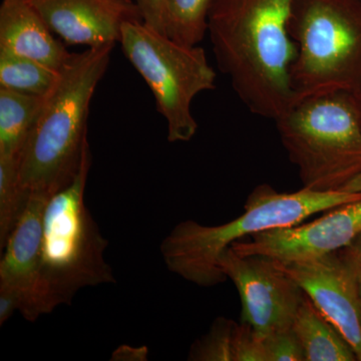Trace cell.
Returning <instances> with one entry per match:
<instances>
[{"instance_id": "obj_1", "label": "cell", "mask_w": 361, "mask_h": 361, "mask_svg": "<svg viewBox=\"0 0 361 361\" xmlns=\"http://www.w3.org/2000/svg\"><path fill=\"white\" fill-rule=\"evenodd\" d=\"M292 0H212L211 44L219 70L254 115L276 120L295 103Z\"/></svg>"}, {"instance_id": "obj_2", "label": "cell", "mask_w": 361, "mask_h": 361, "mask_svg": "<svg viewBox=\"0 0 361 361\" xmlns=\"http://www.w3.org/2000/svg\"><path fill=\"white\" fill-rule=\"evenodd\" d=\"M114 47L71 54L45 97L20 157V185L27 200L33 195L49 199L65 189L92 156L87 139L90 102Z\"/></svg>"}, {"instance_id": "obj_3", "label": "cell", "mask_w": 361, "mask_h": 361, "mask_svg": "<svg viewBox=\"0 0 361 361\" xmlns=\"http://www.w3.org/2000/svg\"><path fill=\"white\" fill-rule=\"evenodd\" d=\"M360 199L361 193L341 190L319 192L303 188L294 193H280L262 184L249 195L244 213L226 224L180 222L161 242V256L168 269L187 281L201 287L216 286L227 280L219 262L233 244L256 233L300 224L316 213Z\"/></svg>"}, {"instance_id": "obj_4", "label": "cell", "mask_w": 361, "mask_h": 361, "mask_svg": "<svg viewBox=\"0 0 361 361\" xmlns=\"http://www.w3.org/2000/svg\"><path fill=\"white\" fill-rule=\"evenodd\" d=\"M275 123L303 188L341 191L361 175V126L348 92L300 99Z\"/></svg>"}, {"instance_id": "obj_5", "label": "cell", "mask_w": 361, "mask_h": 361, "mask_svg": "<svg viewBox=\"0 0 361 361\" xmlns=\"http://www.w3.org/2000/svg\"><path fill=\"white\" fill-rule=\"evenodd\" d=\"M289 32L295 103L360 84L361 0H292Z\"/></svg>"}, {"instance_id": "obj_6", "label": "cell", "mask_w": 361, "mask_h": 361, "mask_svg": "<svg viewBox=\"0 0 361 361\" xmlns=\"http://www.w3.org/2000/svg\"><path fill=\"white\" fill-rule=\"evenodd\" d=\"M92 165L85 160L75 179L47 201L42 242V274L51 312L70 304L85 287L115 283L104 260L109 242L102 236L85 204V190Z\"/></svg>"}, {"instance_id": "obj_7", "label": "cell", "mask_w": 361, "mask_h": 361, "mask_svg": "<svg viewBox=\"0 0 361 361\" xmlns=\"http://www.w3.org/2000/svg\"><path fill=\"white\" fill-rule=\"evenodd\" d=\"M120 44L155 97L167 122L168 141H191L198 130L192 113L195 97L216 89L217 75L203 47L180 44L142 21L126 23Z\"/></svg>"}, {"instance_id": "obj_8", "label": "cell", "mask_w": 361, "mask_h": 361, "mask_svg": "<svg viewBox=\"0 0 361 361\" xmlns=\"http://www.w3.org/2000/svg\"><path fill=\"white\" fill-rule=\"evenodd\" d=\"M219 267L238 290L241 322L262 337L291 329L305 293L279 261L241 255L229 247L221 256Z\"/></svg>"}, {"instance_id": "obj_9", "label": "cell", "mask_w": 361, "mask_h": 361, "mask_svg": "<svg viewBox=\"0 0 361 361\" xmlns=\"http://www.w3.org/2000/svg\"><path fill=\"white\" fill-rule=\"evenodd\" d=\"M360 233L361 199L330 209L313 222L256 233L248 241H238L231 247L241 255L295 262L341 250Z\"/></svg>"}, {"instance_id": "obj_10", "label": "cell", "mask_w": 361, "mask_h": 361, "mask_svg": "<svg viewBox=\"0 0 361 361\" xmlns=\"http://www.w3.org/2000/svg\"><path fill=\"white\" fill-rule=\"evenodd\" d=\"M49 199L30 196L20 220L1 250L0 290L20 301V312L28 322L51 312L42 274V242L45 206Z\"/></svg>"}, {"instance_id": "obj_11", "label": "cell", "mask_w": 361, "mask_h": 361, "mask_svg": "<svg viewBox=\"0 0 361 361\" xmlns=\"http://www.w3.org/2000/svg\"><path fill=\"white\" fill-rule=\"evenodd\" d=\"M279 263L361 361L360 303L353 277L337 252L308 260Z\"/></svg>"}, {"instance_id": "obj_12", "label": "cell", "mask_w": 361, "mask_h": 361, "mask_svg": "<svg viewBox=\"0 0 361 361\" xmlns=\"http://www.w3.org/2000/svg\"><path fill=\"white\" fill-rule=\"evenodd\" d=\"M47 25L68 44L99 47L120 42L123 25L142 21L133 0H30Z\"/></svg>"}, {"instance_id": "obj_13", "label": "cell", "mask_w": 361, "mask_h": 361, "mask_svg": "<svg viewBox=\"0 0 361 361\" xmlns=\"http://www.w3.org/2000/svg\"><path fill=\"white\" fill-rule=\"evenodd\" d=\"M30 0H4L0 6V47L61 71L71 54Z\"/></svg>"}, {"instance_id": "obj_14", "label": "cell", "mask_w": 361, "mask_h": 361, "mask_svg": "<svg viewBox=\"0 0 361 361\" xmlns=\"http://www.w3.org/2000/svg\"><path fill=\"white\" fill-rule=\"evenodd\" d=\"M291 329L302 346L306 361L357 360L348 341L306 294L297 310Z\"/></svg>"}, {"instance_id": "obj_15", "label": "cell", "mask_w": 361, "mask_h": 361, "mask_svg": "<svg viewBox=\"0 0 361 361\" xmlns=\"http://www.w3.org/2000/svg\"><path fill=\"white\" fill-rule=\"evenodd\" d=\"M44 99L0 89V158L20 163Z\"/></svg>"}, {"instance_id": "obj_16", "label": "cell", "mask_w": 361, "mask_h": 361, "mask_svg": "<svg viewBox=\"0 0 361 361\" xmlns=\"http://www.w3.org/2000/svg\"><path fill=\"white\" fill-rule=\"evenodd\" d=\"M61 71L0 47V89L47 97L58 84Z\"/></svg>"}, {"instance_id": "obj_17", "label": "cell", "mask_w": 361, "mask_h": 361, "mask_svg": "<svg viewBox=\"0 0 361 361\" xmlns=\"http://www.w3.org/2000/svg\"><path fill=\"white\" fill-rule=\"evenodd\" d=\"M212 0H168L167 37L180 44L195 47L207 33Z\"/></svg>"}, {"instance_id": "obj_18", "label": "cell", "mask_w": 361, "mask_h": 361, "mask_svg": "<svg viewBox=\"0 0 361 361\" xmlns=\"http://www.w3.org/2000/svg\"><path fill=\"white\" fill-rule=\"evenodd\" d=\"M238 323L216 318L210 330L192 344L188 360L235 361Z\"/></svg>"}, {"instance_id": "obj_19", "label": "cell", "mask_w": 361, "mask_h": 361, "mask_svg": "<svg viewBox=\"0 0 361 361\" xmlns=\"http://www.w3.org/2000/svg\"><path fill=\"white\" fill-rule=\"evenodd\" d=\"M267 361H306L300 342L292 329L263 337Z\"/></svg>"}, {"instance_id": "obj_20", "label": "cell", "mask_w": 361, "mask_h": 361, "mask_svg": "<svg viewBox=\"0 0 361 361\" xmlns=\"http://www.w3.org/2000/svg\"><path fill=\"white\" fill-rule=\"evenodd\" d=\"M168 0H135L142 14V23L151 30L167 35Z\"/></svg>"}, {"instance_id": "obj_21", "label": "cell", "mask_w": 361, "mask_h": 361, "mask_svg": "<svg viewBox=\"0 0 361 361\" xmlns=\"http://www.w3.org/2000/svg\"><path fill=\"white\" fill-rule=\"evenodd\" d=\"M353 277L361 312V233L349 245L337 251Z\"/></svg>"}, {"instance_id": "obj_22", "label": "cell", "mask_w": 361, "mask_h": 361, "mask_svg": "<svg viewBox=\"0 0 361 361\" xmlns=\"http://www.w3.org/2000/svg\"><path fill=\"white\" fill-rule=\"evenodd\" d=\"M16 311H20L18 297L11 292L0 290V325H4Z\"/></svg>"}, {"instance_id": "obj_23", "label": "cell", "mask_w": 361, "mask_h": 361, "mask_svg": "<svg viewBox=\"0 0 361 361\" xmlns=\"http://www.w3.org/2000/svg\"><path fill=\"white\" fill-rule=\"evenodd\" d=\"M147 355H148V349L144 348H132L129 346H123L116 349L114 353L113 360H147Z\"/></svg>"}, {"instance_id": "obj_24", "label": "cell", "mask_w": 361, "mask_h": 361, "mask_svg": "<svg viewBox=\"0 0 361 361\" xmlns=\"http://www.w3.org/2000/svg\"><path fill=\"white\" fill-rule=\"evenodd\" d=\"M348 97L353 109H355L356 116H357L358 121H360L361 126V82L355 90L348 92Z\"/></svg>"}, {"instance_id": "obj_25", "label": "cell", "mask_w": 361, "mask_h": 361, "mask_svg": "<svg viewBox=\"0 0 361 361\" xmlns=\"http://www.w3.org/2000/svg\"><path fill=\"white\" fill-rule=\"evenodd\" d=\"M341 191L350 192V193H361V175L357 176L355 179L350 180L348 185L344 186Z\"/></svg>"}]
</instances>
